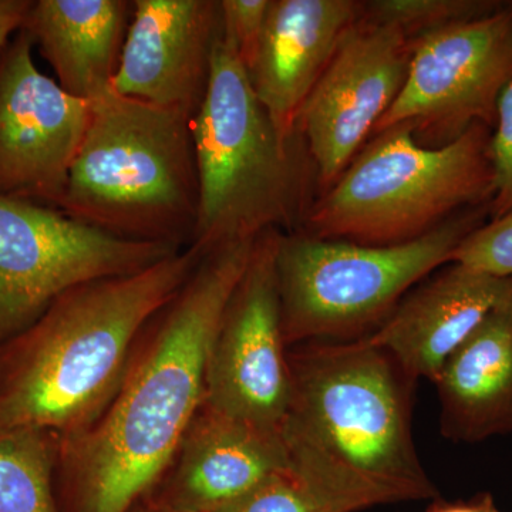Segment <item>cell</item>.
Segmentation results:
<instances>
[{
	"instance_id": "obj_2",
	"label": "cell",
	"mask_w": 512,
	"mask_h": 512,
	"mask_svg": "<svg viewBox=\"0 0 512 512\" xmlns=\"http://www.w3.org/2000/svg\"><path fill=\"white\" fill-rule=\"evenodd\" d=\"M202 256L191 245L136 274L60 295L8 342L0 367V431L37 427L64 437L89 426L119 389L147 323Z\"/></svg>"
},
{
	"instance_id": "obj_10",
	"label": "cell",
	"mask_w": 512,
	"mask_h": 512,
	"mask_svg": "<svg viewBox=\"0 0 512 512\" xmlns=\"http://www.w3.org/2000/svg\"><path fill=\"white\" fill-rule=\"evenodd\" d=\"M279 232L272 229L256 238L247 269L225 306L208 353L204 403L282 433L292 382L276 275Z\"/></svg>"
},
{
	"instance_id": "obj_26",
	"label": "cell",
	"mask_w": 512,
	"mask_h": 512,
	"mask_svg": "<svg viewBox=\"0 0 512 512\" xmlns=\"http://www.w3.org/2000/svg\"><path fill=\"white\" fill-rule=\"evenodd\" d=\"M427 512H501L490 494H478L467 501L437 503Z\"/></svg>"
},
{
	"instance_id": "obj_19",
	"label": "cell",
	"mask_w": 512,
	"mask_h": 512,
	"mask_svg": "<svg viewBox=\"0 0 512 512\" xmlns=\"http://www.w3.org/2000/svg\"><path fill=\"white\" fill-rule=\"evenodd\" d=\"M59 456L55 431H0V512H56L52 477Z\"/></svg>"
},
{
	"instance_id": "obj_6",
	"label": "cell",
	"mask_w": 512,
	"mask_h": 512,
	"mask_svg": "<svg viewBox=\"0 0 512 512\" xmlns=\"http://www.w3.org/2000/svg\"><path fill=\"white\" fill-rule=\"evenodd\" d=\"M200 208L192 245L210 252L266 231L301 227L305 177L298 141L279 136L247 70L220 36L210 87L191 120Z\"/></svg>"
},
{
	"instance_id": "obj_25",
	"label": "cell",
	"mask_w": 512,
	"mask_h": 512,
	"mask_svg": "<svg viewBox=\"0 0 512 512\" xmlns=\"http://www.w3.org/2000/svg\"><path fill=\"white\" fill-rule=\"evenodd\" d=\"M33 0H0V52L22 29Z\"/></svg>"
},
{
	"instance_id": "obj_9",
	"label": "cell",
	"mask_w": 512,
	"mask_h": 512,
	"mask_svg": "<svg viewBox=\"0 0 512 512\" xmlns=\"http://www.w3.org/2000/svg\"><path fill=\"white\" fill-rule=\"evenodd\" d=\"M511 82L512 3L507 2L490 15L414 39L406 83L373 134L406 123L421 146L441 147L474 124L494 128L498 100Z\"/></svg>"
},
{
	"instance_id": "obj_3",
	"label": "cell",
	"mask_w": 512,
	"mask_h": 512,
	"mask_svg": "<svg viewBox=\"0 0 512 512\" xmlns=\"http://www.w3.org/2000/svg\"><path fill=\"white\" fill-rule=\"evenodd\" d=\"M282 437L295 463L366 488L384 504L437 497L413 437V379L366 338L289 349Z\"/></svg>"
},
{
	"instance_id": "obj_8",
	"label": "cell",
	"mask_w": 512,
	"mask_h": 512,
	"mask_svg": "<svg viewBox=\"0 0 512 512\" xmlns=\"http://www.w3.org/2000/svg\"><path fill=\"white\" fill-rule=\"evenodd\" d=\"M178 251L116 237L56 208L0 197V342L28 329L64 292L136 274Z\"/></svg>"
},
{
	"instance_id": "obj_11",
	"label": "cell",
	"mask_w": 512,
	"mask_h": 512,
	"mask_svg": "<svg viewBox=\"0 0 512 512\" xmlns=\"http://www.w3.org/2000/svg\"><path fill=\"white\" fill-rule=\"evenodd\" d=\"M413 40L363 15L336 49L296 124L323 192L352 163L402 92Z\"/></svg>"
},
{
	"instance_id": "obj_23",
	"label": "cell",
	"mask_w": 512,
	"mask_h": 512,
	"mask_svg": "<svg viewBox=\"0 0 512 512\" xmlns=\"http://www.w3.org/2000/svg\"><path fill=\"white\" fill-rule=\"evenodd\" d=\"M271 0H220L221 35L245 70L254 62Z\"/></svg>"
},
{
	"instance_id": "obj_18",
	"label": "cell",
	"mask_w": 512,
	"mask_h": 512,
	"mask_svg": "<svg viewBox=\"0 0 512 512\" xmlns=\"http://www.w3.org/2000/svg\"><path fill=\"white\" fill-rule=\"evenodd\" d=\"M133 8L128 0H33L22 29L64 92L92 103L113 89Z\"/></svg>"
},
{
	"instance_id": "obj_12",
	"label": "cell",
	"mask_w": 512,
	"mask_h": 512,
	"mask_svg": "<svg viewBox=\"0 0 512 512\" xmlns=\"http://www.w3.org/2000/svg\"><path fill=\"white\" fill-rule=\"evenodd\" d=\"M33 49L20 29L0 52V197L59 210L92 104L40 72Z\"/></svg>"
},
{
	"instance_id": "obj_21",
	"label": "cell",
	"mask_w": 512,
	"mask_h": 512,
	"mask_svg": "<svg viewBox=\"0 0 512 512\" xmlns=\"http://www.w3.org/2000/svg\"><path fill=\"white\" fill-rule=\"evenodd\" d=\"M507 2L493 0H376L365 3V16L402 29L410 39L453 23L490 15Z\"/></svg>"
},
{
	"instance_id": "obj_15",
	"label": "cell",
	"mask_w": 512,
	"mask_h": 512,
	"mask_svg": "<svg viewBox=\"0 0 512 512\" xmlns=\"http://www.w3.org/2000/svg\"><path fill=\"white\" fill-rule=\"evenodd\" d=\"M511 286L512 278L450 262L414 286L366 339L387 350L413 379L434 383Z\"/></svg>"
},
{
	"instance_id": "obj_27",
	"label": "cell",
	"mask_w": 512,
	"mask_h": 512,
	"mask_svg": "<svg viewBox=\"0 0 512 512\" xmlns=\"http://www.w3.org/2000/svg\"><path fill=\"white\" fill-rule=\"evenodd\" d=\"M164 512H201V511H187V510H174V508H168Z\"/></svg>"
},
{
	"instance_id": "obj_4",
	"label": "cell",
	"mask_w": 512,
	"mask_h": 512,
	"mask_svg": "<svg viewBox=\"0 0 512 512\" xmlns=\"http://www.w3.org/2000/svg\"><path fill=\"white\" fill-rule=\"evenodd\" d=\"M90 104L59 210L116 237L191 247L200 208L191 117L113 89Z\"/></svg>"
},
{
	"instance_id": "obj_22",
	"label": "cell",
	"mask_w": 512,
	"mask_h": 512,
	"mask_svg": "<svg viewBox=\"0 0 512 512\" xmlns=\"http://www.w3.org/2000/svg\"><path fill=\"white\" fill-rule=\"evenodd\" d=\"M451 262L498 278H512V214L485 222L460 245Z\"/></svg>"
},
{
	"instance_id": "obj_17",
	"label": "cell",
	"mask_w": 512,
	"mask_h": 512,
	"mask_svg": "<svg viewBox=\"0 0 512 512\" xmlns=\"http://www.w3.org/2000/svg\"><path fill=\"white\" fill-rule=\"evenodd\" d=\"M433 384L448 441L477 444L512 434V286Z\"/></svg>"
},
{
	"instance_id": "obj_24",
	"label": "cell",
	"mask_w": 512,
	"mask_h": 512,
	"mask_svg": "<svg viewBox=\"0 0 512 512\" xmlns=\"http://www.w3.org/2000/svg\"><path fill=\"white\" fill-rule=\"evenodd\" d=\"M490 153L494 171V194L490 202L488 221L512 214V82L505 87L498 100Z\"/></svg>"
},
{
	"instance_id": "obj_14",
	"label": "cell",
	"mask_w": 512,
	"mask_h": 512,
	"mask_svg": "<svg viewBox=\"0 0 512 512\" xmlns=\"http://www.w3.org/2000/svg\"><path fill=\"white\" fill-rule=\"evenodd\" d=\"M365 15L356 0H271L247 73L279 136L298 137L299 114L343 37Z\"/></svg>"
},
{
	"instance_id": "obj_1",
	"label": "cell",
	"mask_w": 512,
	"mask_h": 512,
	"mask_svg": "<svg viewBox=\"0 0 512 512\" xmlns=\"http://www.w3.org/2000/svg\"><path fill=\"white\" fill-rule=\"evenodd\" d=\"M256 239L205 252L147 323L113 399L60 437L59 463L79 512H128L165 476L205 400L208 353Z\"/></svg>"
},
{
	"instance_id": "obj_7",
	"label": "cell",
	"mask_w": 512,
	"mask_h": 512,
	"mask_svg": "<svg viewBox=\"0 0 512 512\" xmlns=\"http://www.w3.org/2000/svg\"><path fill=\"white\" fill-rule=\"evenodd\" d=\"M487 220L490 204L387 247L315 238L298 229L279 232L276 275L286 346L366 338L414 286L450 264L458 245Z\"/></svg>"
},
{
	"instance_id": "obj_16",
	"label": "cell",
	"mask_w": 512,
	"mask_h": 512,
	"mask_svg": "<svg viewBox=\"0 0 512 512\" xmlns=\"http://www.w3.org/2000/svg\"><path fill=\"white\" fill-rule=\"evenodd\" d=\"M289 466L284 437L202 403L168 471L174 510L220 512Z\"/></svg>"
},
{
	"instance_id": "obj_13",
	"label": "cell",
	"mask_w": 512,
	"mask_h": 512,
	"mask_svg": "<svg viewBox=\"0 0 512 512\" xmlns=\"http://www.w3.org/2000/svg\"><path fill=\"white\" fill-rule=\"evenodd\" d=\"M114 92L194 119L210 87L220 0H134Z\"/></svg>"
},
{
	"instance_id": "obj_20",
	"label": "cell",
	"mask_w": 512,
	"mask_h": 512,
	"mask_svg": "<svg viewBox=\"0 0 512 512\" xmlns=\"http://www.w3.org/2000/svg\"><path fill=\"white\" fill-rule=\"evenodd\" d=\"M363 505L325 478L289 464L220 512H356Z\"/></svg>"
},
{
	"instance_id": "obj_5",
	"label": "cell",
	"mask_w": 512,
	"mask_h": 512,
	"mask_svg": "<svg viewBox=\"0 0 512 512\" xmlns=\"http://www.w3.org/2000/svg\"><path fill=\"white\" fill-rule=\"evenodd\" d=\"M493 128L474 124L453 143L421 146L410 124L373 134L335 184L306 210L298 231L362 245L424 237L494 194Z\"/></svg>"
}]
</instances>
